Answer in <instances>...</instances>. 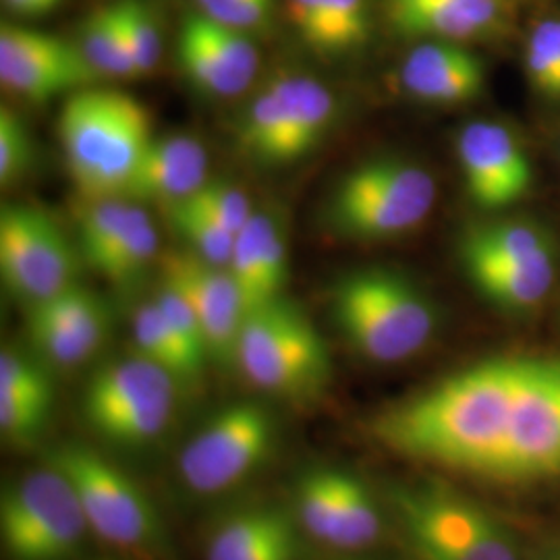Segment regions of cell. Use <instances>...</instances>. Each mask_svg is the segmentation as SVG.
I'll return each instance as SVG.
<instances>
[{"label":"cell","mask_w":560,"mask_h":560,"mask_svg":"<svg viewBox=\"0 0 560 560\" xmlns=\"http://www.w3.org/2000/svg\"><path fill=\"white\" fill-rule=\"evenodd\" d=\"M523 358L459 370L382 411L372 434L407 459L497 478Z\"/></svg>","instance_id":"1"},{"label":"cell","mask_w":560,"mask_h":560,"mask_svg":"<svg viewBox=\"0 0 560 560\" xmlns=\"http://www.w3.org/2000/svg\"><path fill=\"white\" fill-rule=\"evenodd\" d=\"M332 318L365 360L399 363L430 342L436 314L420 289L384 268L355 270L332 289Z\"/></svg>","instance_id":"2"},{"label":"cell","mask_w":560,"mask_h":560,"mask_svg":"<svg viewBox=\"0 0 560 560\" xmlns=\"http://www.w3.org/2000/svg\"><path fill=\"white\" fill-rule=\"evenodd\" d=\"M235 363L256 388L280 399H312L332 374L326 340L303 310L284 298L247 316Z\"/></svg>","instance_id":"3"},{"label":"cell","mask_w":560,"mask_h":560,"mask_svg":"<svg viewBox=\"0 0 560 560\" xmlns=\"http://www.w3.org/2000/svg\"><path fill=\"white\" fill-rule=\"evenodd\" d=\"M436 201L432 175L413 162H363L340 179L328 203L330 224L355 240H390L425 221Z\"/></svg>","instance_id":"4"},{"label":"cell","mask_w":560,"mask_h":560,"mask_svg":"<svg viewBox=\"0 0 560 560\" xmlns=\"http://www.w3.org/2000/svg\"><path fill=\"white\" fill-rule=\"evenodd\" d=\"M90 532L80 499L48 460L0 497V541L11 560H69Z\"/></svg>","instance_id":"5"},{"label":"cell","mask_w":560,"mask_h":560,"mask_svg":"<svg viewBox=\"0 0 560 560\" xmlns=\"http://www.w3.org/2000/svg\"><path fill=\"white\" fill-rule=\"evenodd\" d=\"M177 382L138 353L110 361L88 382L83 416L104 441L143 446L161 439L173 420Z\"/></svg>","instance_id":"6"},{"label":"cell","mask_w":560,"mask_h":560,"mask_svg":"<svg viewBox=\"0 0 560 560\" xmlns=\"http://www.w3.org/2000/svg\"><path fill=\"white\" fill-rule=\"evenodd\" d=\"M390 501L409 546L457 560H520L509 529L492 513L442 486H397Z\"/></svg>","instance_id":"7"},{"label":"cell","mask_w":560,"mask_h":560,"mask_svg":"<svg viewBox=\"0 0 560 560\" xmlns=\"http://www.w3.org/2000/svg\"><path fill=\"white\" fill-rule=\"evenodd\" d=\"M46 460L71 481L90 532L98 538L120 548H141L154 540L159 520L152 502L98 451L83 444H62Z\"/></svg>","instance_id":"8"},{"label":"cell","mask_w":560,"mask_h":560,"mask_svg":"<svg viewBox=\"0 0 560 560\" xmlns=\"http://www.w3.org/2000/svg\"><path fill=\"white\" fill-rule=\"evenodd\" d=\"M277 425L258 402H233L201 425L183 446L180 481L196 494L212 497L249 478L275 446Z\"/></svg>","instance_id":"9"},{"label":"cell","mask_w":560,"mask_h":560,"mask_svg":"<svg viewBox=\"0 0 560 560\" xmlns=\"http://www.w3.org/2000/svg\"><path fill=\"white\" fill-rule=\"evenodd\" d=\"M0 272L27 307L75 284L78 256L71 240L46 210L4 203L0 210Z\"/></svg>","instance_id":"10"},{"label":"cell","mask_w":560,"mask_h":560,"mask_svg":"<svg viewBox=\"0 0 560 560\" xmlns=\"http://www.w3.org/2000/svg\"><path fill=\"white\" fill-rule=\"evenodd\" d=\"M560 476V358H523L520 384L494 480Z\"/></svg>","instance_id":"11"},{"label":"cell","mask_w":560,"mask_h":560,"mask_svg":"<svg viewBox=\"0 0 560 560\" xmlns=\"http://www.w3.org/2000/svg\"><path fill=\"white\" fill-rule=\"evenodd\" d=\"M161 275L191 303L200 320L208 360L233 365L252 307L231 272L191 252H168L161 260Z\"/></svg>","instance_id":"12"},{"label":"cell","mask_w":560,"mask_h":560,"mask_svg":"<svg viewBox=\"0 0 560 560\" xmlns=\"http://www.w3.org/2000/svg\"><path fill=\"white\" fill-rule=\"evenodd\" d=\"M96 75L80 46L55 34L2 23L0 80L23 98L50 101L62 92L83 90Z\"/></svg>","instance_id":"13"},{"label":"cell","mask_w":560,"mask_h":560,"mask_svg":"<svg viewBox=\"0 0 560 560\" xmlns=\"http://www.w3.org/2000/svg\"><path fill=\"white\" fill-rule=\"evenodd\" d=\"M465 191L481 210H504L523 200L534 168L520 140L497 120H471L457 138Z\"/></svg>","instance_id":"14"},{"label":"cell","mask_w":560,"mask_h":560,"mask_svg":"<svg viewBox=\"0 0 560 560\" xmlns=\"http://www.w3.org/2000/svg\"><path fill=\"white\" fill-rule=\"evenodd\" d=\"M27 332L42 355L62 368L90 360L106 339L108 310L80 282L27 307Z\"/></svg>","instance_id":"15"},{"label":"cell","mask_w":560,"mask_h":560,"mask_svg":"<svg viewBox=\"0 0 560 560\" xmlns=\"http://www.w3.org/2000/svg\"><path fill=\"white\" fill-rule=\"evenodd\" d=\"M136 98L117 90H78L65 102L59 117V140L69 175L83 191L115 138Z\"/></svg>","instance_id":"16"},{"label":"cell","mask_w":560,"mask_h":560,"mask_svg":"<svg viewBox=\"0 0 560 560\" xmlns=\"http://www.w3.org/2000/svg\"><path fill=\"white\" fill-rule=\"evenodd\" d=\"M402 34L425 40L476 42L504 34L513 20L511 0H384Z\"/></svg>","instance_id":"17"},{"label":"cell","mask_w":560,"mask_h":560,"mask_svg":"<svg viewBox=\"0 0 560 560\" xmlns=\"http://www.w3.org/2000/svg\"><path fill=\"white\" fill-rule=\"evenodd\" d=\"M402 90L428 104H460L478 98L486 88V67L459 42L425 40L400 65Z\"/></svg>","instance_id":"18"},{"label":"cell","mask_w":560,"mask_h":560,"mask_svg":"<svg viewBox=\"0 0 560 560\" xmlns=\"http://www.w3.org/2000/svg\"><path fill=\"white\" fill-rule=\"evenodd\" d=\"M208 180V154L191 136L152 138L125 189V200L171 208Z\"/></svg>","instance_id":"19"},{"label":"cell","mask_w":560,"mask_h":560,"mask_svg":"<svg viewBox=\"0 0 560 560\" xmlns=\"http://www.w3.org/2000/svg\"><path fill=\"white\" fill-rule=\"evenodd\" d=\"M298 527V520L275 504L245 506L214 529L206 560H295Z\"/></svg>","instance_id":"20"},{"label":"cell","mask_w":560,"mask_h":560,"mask_svg":"<svg viewBox=\"0 0 560 560\" xmlns=\"http://www.w3.org/2000/svg\"><path fill=\"white\" fill-rule=\"evenodd\" d=\"M226 270L240 284L252 312L282 298L289 275V254L279 222L256 212L237 233Z\"/></svg>","instance_id":"21"},{"label":"cell","mask_w":560,"mask_h":560,"mask_svg":"<svg viewBox=\"0 0 560 560\" xmlns=\"http://www.w3.org/2000/svg\"><path fill=\"white\" fill-rule=\"evenodd\" d=\"M301 42L322 57L361 50L372 38L370 0H287Z\"/></svg>","instance_id":"22"},{"label":"cell","mask_w":560,"mask_h":560,"mask_svg":"<svg viewBox=\"0 0 560 560\" xmlns=\"http://www.w3.org/2000/svg\"><path fill=\"white\" fill-rule=\"evenodd\" d=\"M465 272L486 300L504 310L525 312L550 295L557 279V254L555 247H550L527 260L474 266L465 268Z\"/></svg>","instance_id":"23"},{"label":"cell","mask_w":560,"mask_h":560,"mask_svg":"<svg viewBox=\"0 0 560 560\" xmlns=\"http://www.w3.org/2000/svg\"><path fill=\"white\" fill-rule=\"evenodd\" d=\"M131 335L136 353L162 368L179 386L200 378L206 361L185 345L177 330L162 316L156 301H145L136 310Z\"/></svg>","instance_id":"24"},{"label":"cell","mask_w":560,"mask_h":560,"mask_svg":"<svg viewBox=\"0 0 560 560\" xmlns=\"http://www.w3.org/2000/svg\"><path fill=\"white\" fill-rule=\"evenodd\" d=\"M287 106L291 125L293 161L310 154L330 129L337 104L328 88L305 75H284L272 81Z\"/></svg>","instance_id":"25"},{"label":"cell","mask_w":560,"mask_h":560,"mask_svg":"<svg viewBox=\"0 0 560 560\" xmlns=\"http://www.w3.org/2000/svg\"><path fill=\"white\" fill-rule=\"evenodd\" d=\"M177 52L180 69L187 75V80L210 96L231 98L247 90L249 85V81L241 78L240 73L222 59L214 44L208 40L198 13L187 15L180 23Z\"/></svg>","instance_id":"26"},{"label":"cell","mask_w":560,"mask_h":560,"mask_svg":"<svg viewBox=\"0 0 560 560\" xmlns=\"http://www.w3.org/2000/svg\"><path fill=\"white\" fill-rule=\"evenodd\" d=\"M552 241L532 222L511 221L474 229L460 243L463 268L499 266L527 260L544 249H550Z\"/></svg>","instance_id":"27"},{"label":"cell","mask_w":560,"mask_h":560,"mask_svg":"<svg viewBox=\"0 0 560 560\" xmlns=\"http://www.w3.org/2000/svg\"><path fill=\"white\" fill-rule=\"evenodd\" d=\"M241 145L268 164L293 162L289 115L275 83H268L249 104L241 122Z\"/></svg>","instance_id":"28"},{"label":"cell","mask_w":560,"mask_h":560,"mask_svg":"<svg viewBox=\"0 0 560 560\" xmlns=\"http://www.w3.org/2000/svg\"><path fill=\"white\" fill-rule=\"evenodd\" d=\"M340 483V469H314L301 478L295 490V520L301 529L332 548L342 513Z\"/></svg>","instance_id":"29"},{"label":"cell","mask_w":560,"mask_h":560,"mask_svg":"<svg viewBox=\"0 0 560 560\" xmlns=\"http://www.w3.org/2000/svg\"><path fill=\"white\" fill-rule=\"evenodd\" d=\"M81 52L98 75L140 78L122 36L115 2L94 11L81 25Z\"/></svg>","instance_id":"30"},{"label":"cell","mask_w":560,"mask_h":560,"mask_svg":"<svg viewBox=\"0 0 560 560\" xmlns=\"http://www.w3.org/2000/svg\"><path fill=\"white\" fill-rule=\"evenodd\" d=\"M156 249L159 235L154 222L141 203L131 201V212L125 231L110 256L102 264L98 275L115 284L133 282L156 260Z\"/></svg>","instance_id":"31"},{"label":"cell","mask_w":560,"mask_h":560,"mask_svg":"<svg viewBox=\"0 0 560 560\" xmlns=\"http://www.w3.org/2000/svg\"><path fill=\"white\" fill-rule=\"evenodd\" d=\"M131 212V201L125 198L83 200L78 212L81 258L96 272L119 243Z\"/></svg>","instance_id":"32"},{"label":"cell","mask_w":560,"mask_h":560,"mask_svg":"<svg viewBox=\"0 0 560 560\" xmlns=\"http://www.w3.org/2000/svg\"><path fill=\"white\" fill-rule=\"evenodd\" d=\"M529 85L548 101H560V15L536 21L523 50Z\"/></svg>","instance_id":"33"},{"label":"cell","mask_w":560,"mask_h":560,"mask_svg":"<svg viewBox=\"0 0 560 560\" xmlns=\"http://www.w3.org/2000/svg\"><path fill=\"white\" fill-rule=\"evenodd\" d=\"M382 534L381 509L368 486L342 474V521H340L339 550H361L378 541Z\"/></svg>","instance_id":"34"},{"label":"cell","mask_w":560,"mask_h":560,"mask_svg":"<svg viewBox=\"0 0 560 560\" xmlns=\"http://www.w3.org/2000/svg\"><path fill=\"white\" fill-rule=\"evenodd\" d=\"M168 221L175 226L183 240L189 243L191 254L200 256L201 260L210 261L214 266L226 268L233 247H235V233L222 226L221 222L210 219L200 210L191 208L189 203H177L166 208Z\"/></svg>","instance_id":"35"},{"label":"cell","mask_w":560,"mask_h":560,"mask_svg":"<svg viewBox=\"0 0 560 560\" xmlns=\"http://www.w3.org/2000/svg\"><path fill=\"white\" fill-rule=\"evenodd\" d=\"M115 7L138 75H148L161 60L162 38L156 18L145 0H117Z\"/></svg>","instance_id":"36"},{"label":"cell","mask_w":560,"mask_h":560,"mask_svg":"<svg viewBox=\"0 0 560 560\" xmlns=\"http://www.w3.org/2000/svg\"><path fill=\"white\" fill-rule=\"evenodd\" d=\"M180 203H189L210 219L221 222L235 235L256 214L245 191L229 180L208 179L191 198Z\"/></svg>","instance_id":"37"},{"label":"cell","mask_w":560,"mask_h":560,"mask_svg":"<svg viewBox=\"0 0 560 560\" xmlns=\"http://www.w3.org/2000/svg\"><path fill=\"white\" fill-rule=\"evenodd\" d=\"M34 159V143L20 115L7 106L0 108V183L13 185L23 177Z\"/></svg>","instance_id":"38"},{"label":"cell","mask_w":560,"mask_h":560,"mask_svg":"<svg viewBox=\"0 0 560 560\" xmlns=\"http://www.w3.org/2000/svg\"><path fill=\"white\" fill-rule=\"evenodd\" d=\"M0 393L52 402V382L38 363L13 349L0 353Z\"/></svg>","instance_id":"39"},{"label":"cell","mask_w":560,"mask_h":560,"mask_svg":"<svg viewBox=\"0 0 560 560\" xmlns=\"http://www.w3.org/2000/svg\"><path fill=\"white\" fill-rule=\"evenodd\" d=\"M52 402L48 400L27 399L9 393H0V430L4 439L11 441H30L38 436L48 416Z\"/></svg>","instance_id":"40"},{"label":"cell","mask_w":560,"mask_h":560,"mask_svg":"<svg viewBox=\"0 0 560 560\" xmlns=\"http://www.w3.org/2000/svg\"><path fill=\"white\" fill-rule=\"evenodd\" d=\"M272 7L275 0H219L212 9L200 13L222 25L252 34L268 23Z\"/></svg>","instance_id":"41"},{"label":"cell","mask_w":560,"mask_h":560,"mask_svg":"<svg viewBox=\"0 0 560 560\" xmlns=\"http://www.w3.org/2000/svg\"><path fill=\"white\" fill-rule=\"evenodd\" d=\"M11 11L25 15V18H38L44 13H50L57 9L62 0H4Z\"/></svg>","instance_id":"42"},{"label":"cell","mask_w":560,"mask_h":560,"mask_svg":"<svg viewBox=\"0 0 560 560\" xmlns=\"http://www.w3.org/2000/svg\"><path fill=\"white\" fill-rule=\"evenodd\" d=\"M552 560H560V557H557V559H552Z\"/></svg>","instance_id":"43"}]
</instances>
